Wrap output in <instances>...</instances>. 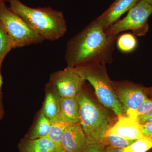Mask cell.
<instances>
[{
    "label": "cell",
    "instance_id": "cell-1",
    "mask_svg": "<svg viewBox=\"0 0 152 152\" xmlns=\"http://www.w3.org/2000/svg\"><path fill=\"white\" fill-rule=\"evenodd\" d=\"M118 37L108 36L94 20L68 42L65 58L68 66L111 62Z\"/></svg>",
    "mask_w": 152,
    "mask_h": 152
},
{
    "label": "cell",
    "instance_id": "cell-2",
    "mask_svg": "<svg viewBox=\"0 0 152 152\" xmlns=\"http://www.w3.org/2000/svg\"><path fill=\"white\" fill-rule=\"evenodd\" d=\"M9 2L10 8L45 40H57L66 32L67 26L61 11L49 7H30L20 0H11Z\"/></svg>",
    "mask_w": 152,
    "mask_h": 152
},
{
    "label": "cell",
    "instance_id": "cell-3",
    "mask_svg": "<svg viewBox=\"0 0 152 152\" xmlns=\"http://www.w3.org/2000/svg\"><path fill=\"white\" fill-rule=\"evenodd\" d=\"M77 98L79 107L78 123L84 132L87 142L103 143L104 137L110 128L108 115L82 90Z\"/></svg>",
    "mask_w": 152,
    "mask_h": 152
},
{
    "label": "cell",
    "instance_id": "cell-4",
    "mask_svg": "<svg viewBox=\"0 0 152 152\" xmlns=\"http://www.w3.org/2000/svg\"><path fill=\"white\" fill-rule=\"evenodd\" d=\"M103 64L92 63L73 68L85 81H88L92 86L101 103L118 116L122 115L124 110L114 91L111 82L103 66Z\"/></svg>",
    "mask_w": 152,
    "mask_h": 152
},
{
    "label": "cell",
    "instance_id": "cell-5",
    "mask_svg": "<svg viewBox=\"0 0 152 152\" xmlns=\"http://www.w3.org/2000/svg\"><path fill=\"white\" fill-rule=\"evenodd\" d=\"M0 23L10 37L14 48L41 43L45 39L38 34L21 17L0 1Z\"/></svg>",
    "mask_w": 152,
    "mask_h": 152
},
{
    "label": "cell",
    "instance_id": "cell-6",
    "mask_svg": "<svg viewBox=\"0 0 152 152\" xmlns=\"http://www.w3.org/2000/svg\"><path fill=\"white\" fill-rule=\"evenodd\" d=\"M152 14V5L140 0L129 11L127 15L105 31L110 37L118 36L124 31L130 30L137 36L145 35L149 28V18Z\"/></svg>",
    "mask_w": 152,
    "mask_h": 152
},
{
    "label": "cell",
    "instance_id": "cell-7",
    "mask_svg": "<svg viewBox=\"0 0 152 152\" xmlns=\"http://www.w3.org/2000/svg\"><path fill=\"white\" fill-rule=\"evenodd\" d=\"M85 81L75 68L68 66L64 70L53 74L51 83L60 97H73L82 90Z\"/></svg>",
    "mask_w": 152,
    "mask_h": 152
},
{
    "label": "cell",
    "instance_id": "cell-8",
    "mask_svg": "<svg viewBox=\"0 0 152 152\" xmlns=\"http://www.w3.org/2000/svg\"><path fill=\"white\" fill-rule=\"evenodd\" d=\"M140 1L115 0L107 10L95 20L105 31Z\"/></svg>",
    "mask_w": 152,
    "mask_h": 152
},
{
    "label": "cell",
    "instance_id": "cell-9",
    "mask_svg": "<svg viewBox=\"0 0 152 152\" xmlns=\"http://www.w3.org/2000/svg\"><path fill=\"white\" fill-rule=\"evenodd\" d=\"M87 143L86 137L79 123L69 125L63 135L60 146L69 152H82Z\"/></svg>",
    "mask_w": 152,
    "mask_h": 152
},
{
    "label": "cell",
    "instance_id": "cell-10",
    "mask_svg": "<svg viewBox=\"0 0 152 152\" xmlns=\"http://www.w3.org/2000/svg\"><path fill=\"white\" fill-rule=\"evenodd\" d=\"M117 94L126 114L135 110L148 99L141 89L131 86L119 87Z\"/></svg>",
    "mask_w": 152,
    "mask_h": 152
},
{
    "label": "cell",
    "instance_id": "cell-11",
    "mask_svg": "<svg viewBox=\"0 0 152 152\" xmlns=\"http://www.w3.org/2000/svg\"><path fill=\"white\" fill-rule=\"evenodd\" d=\"M107 133H113L129 140H136L145 137L141 128V124L127 116H118L117 122L109 128Z\"/></svg>",
    "mask_w": 152,
    "mask_h": 152
},
{
    "label": "cell",
    "instance_id": "cell-12",
    "mask_svg": "<svg viewBox=\"0 0 152 152\" xmlns=\"http://www.w3.org/2000/svg\"><path fill=\"white\" fill-rule=\"evenodd\" d=\"M60 115L67 122L77 124L79 121V107L77 96L73 97H60Z\"/></svg>",
    "mask_w": 152,
    "mask_h": 152
},
{
    "label": "cell",
    "instance_id": "cell-13",
    "mask_svg": "<svg viewBox=\"0 0 152 152\" xmlns=\"http://www.w3.org/2000/svg\"><path fill=\"white\" fill-rule=\"evenodd\" d=\"M56 94L53 92L48 93L42 111L50 121L55 119L60 115V97Z\"/></svg>",
    "mask_w": 152,
    "mask_h": 152
},
{
    "label": "cell",
    "instance_id": "cell-14",
    "mask_svg": "<svg viewBox=\"0 0 152 152\" xmlns=\"http://www.w3.org/2000/svg\"><path fill=\"white\" fill-rule=\"evenodd\" d=\"M50 121V126L48 136L56 144L60 146L64 133L68 126L70 124L63 119L60 115L56 119Z\"/></svg>",
    "mask_w": 152,
    "mask_h": 152
},
{
    "label": "cell",
    "instance_id": "cell-15",
    "mask_svg": "<svg viewBox=\"0 0 152 152\" xmlns=\"http://www.w3.org/2000/svg\"><path fill=\"white\" fill-rule=\"evenodd\" d=\"M50 124V120L42 112L39 116L35 126L29 134L28 140H33L48 136Z\"/></svg>",
    "mask_w": 152,
    "mask_h": 152
},
{
    "label": "cell",
    "instance_id": "cell-16",
    "mask_svg": "<svg viewBox=\"0 0 152 152\" xmlns=\"http://www.w3.org/2000/svg\"><path fill=\"white\" fill-rule=\"evenodd\" d=\"M117 46L123 53H130L137 48V41L134 35L126 33L118 37L116 40Z\"/></svg>",
    "mask_w": 152,
    "mask_h": 152
},
{
    "label": "cell",
    "instance_id": "cell-17",
    "mask_svg": "<svg viewBox=\"0 0 152 152\" xmlns=\"http://www.w3.org/2000/svg\"><path fill=\"white\" fill-rule=\"evenodd\" d=\"M136 140H129L113 133H106L104 137L103 143L105 145L118 148H124Z\"/></svg>",
    "mask_w": 152,
    "mask_h": 152
},
{
    "label": "cell",
    "instance_id": "cell-18",
    "mask_svg": "<svg viewBox=\"0 0 152 152\" xmlns=\"http://www.w3.org/2000/svg\"><path fill=\"white\" fill-rule=\"evenodd\" d=\"M152 148V140L144 137L123 149L122 152H146Z\"/></svg>",
    "mask_w": 152,
    "mask_h": 152
},
{
    "label": "cell",
    "instance_id": "cell-19",
    "mask_svg": "<svg viewBox=\"0 0 152 152\" xmlns=\"http://www.w3.org/2000/svg\"><path fill=\"white\" fill-rule=\"evenodd\" d=\"M29 140L41 152H55L60 146L48 136Z\"/></svg>",
    "mask_w": 152,
    "mask_h": 152
},
{
    "label": "cell",
    "instance_id": "cell-20",
    "mask_svg": "<svg viewBox=\"0 0 152 152\" xmlns=\"http://www.w3.org/2000/svg\"><path fill=\"white\" fill-rule=\"evenodd\" d=\"M13 48L12 40L0 23V59L3 61L9 52Z\"/></svg>",
    "mask_w": 152,
    "mask_h": 152
},
{
    "label": "cell",
    "instance_id": "cell-21",
    "mask_svg": "<svg viewBox=\"0 0 152 152\" xmlns=\"http://www.w3.org/2000/svg\"><path fill=\"white\" fill-rule=\"evenodd\" d=\"M152 110V99H147L135 110L127 113V116L132 119L137 121L138 117L148 113Z\"/></svg>",
    "mask_w": 152,
    "mask_h": 152
},
{
    "label": "cell",
    "instance_id": "cell-22",
    "mask_svg": "<svg viewBox=\"0 0 152 152\" xmlns=\"http://www.w3.org/2000/svg\"><path fill=\"white\" fill-rule=\"evenodd\" d=\"M104 144L102 142H88L84 150L82 152H104Z\"/></svg>",
    "mask_w": 152,
    "mask_h": 152
},
{
    "label": "cell",
    "instance_id": "cell-23",
    "mask_svg": "<svg viewBox=\"0 0 152 152\" xmlns=\"http://www.w3.org/2000/svg\"><path fill=\"white\" fill-rule=\"evenodd\" d=\"M19 149L20 152H41L28 140L20 144Z\"/></svg>",
    "mask_w": 152,
    "mask_h": 152
},
{
    "label": "cell",
    "instance_id": "cell-24",
    "mask_svg": "<svg viewBox=\"0 0 152 152\" xmlns=\"http://www.w3.org/2000/svg\"><path fill=\"white\" fill-rule=\"evenodd\" d=\"M140 124L143 135L152 140V123L145 122Z\"/></svg>",
    "mask_w": 152,
    "mask_h": 152
},
{
    "label": "cell",
    "instance_id": "cell-25",
    "mask_svg": "<svg viewBox=\"0 0 152 152\" xmlns=\"http://www.w3.org/2000/svg\"><path fill=\"white\" fill-rule=\"evenodd\" d=\"M150 118H152V110H151L148 113L138 117L137 119V121L140 124H142L146 120Z\"/></svg>",
    "mask_w": 152,
    "mask_h": 152
},
{
    "label": "cell",
    "instance_id": "cell-26",
    "mask_svg": "<svg viewBox=\"0 0 152 152\" xmlns=\"http://www.w3.org/2000/svg\"><path fill=\"white\" fill-rule=\"evenodd\" d=\"M104 152H122V149L107 146L105 149Z\"/></svg>",
    "mask_w": 152,
    "mask_h": 152
},
{
    "label": "cell",
    "instance_id": "cell-27",
    "mask_svg": "<svg viewBox=\"0 0 152 152\" xmlns=\"http://www.w3.org/2000/svg\"><path fill=\"white\" fill-rule=\"evenodd\" d=\"M3 61L0 59V91L1 92V90L2 86L3 85V78L1 74V66L2 64Z\"/></svg>",
    "mask_w": 152,
    "mask_h": 152
},
{
    "label": "cell",
    "instance_id": "cell-28",
    "mask_svg": "<svg viewBox=\"0 0 152 152\" xmlns=\"http://www.w3.org/2000/svg\"><path fill=\"white\" fill-rule=\"evenodd\" d=\"M55 152H69L66 151H65L64 149L63 148H61V146L59 147L56 151H55Z\"/></svg>",
    "mask_w": 152,
    "mask_h": 152
},
{
    "label": "cell",
    "instance_id": "cell-29",
    "mask_svg": "<svg viewBox=\"0 0 152 152\" xmlns=\"http://www.w3.org/2000/svg\"><path fill=\"white\" fill-rule=\"evenodd\" d=\"M142 1L152 5V0H142Z\"/></svg>",
    "mask_w": 152,
    "mask_h": 152
},
{
    "label": "cell",
    "instance_id": "cell-30",
    "mask_svg": "<svg viewBox=\"0 0 152 152\" xmlns=\"http://www.w3.org/2000/svg\"><path fill=\"white\" fill-rule=\"evenodd\" d=\"M2 115V108L1 104L0 102V118L1 116Z\"/></svg>",
    "mask_w": 152,
    "mask_h": 152
},
{
    "label": "cell",
    "instance_id": "cell-31",
    "mask_svg": "<svg viewBox=\"0 0 152 152\" xmlns=\"http://www.w3.org/2000/svg\"><path fill=\"white\" fill-rule=\"evenodd\" d=\"M152 122V118H150L146 120L145 122Z\"/></svg>",
    "mask_w": 152,
    "mask_h": 152
},
{
    "label": "cell",
    "instance_id": "cell-32",
    "mask_svg": "<svg viewBox=\"0 0 152 152\" xmlns=\"http://www.w3.org/2000/svg\"><path fill=\"white\" fill-rule=\"evenodd\" d=\"M1 1H2L4 2H5L6 1H8L9 2L10 1H11V0H1Z\"/></svg>",
    "mask_w": 152,
    "mask_h": 152
},
{
    "label": "cell",
    "instance_id": "cell-33",
    "mask_svg": "<svg viewBox=\"0 0 152 152\" xmlns=\"http://www.w3.org/2000/svg\"><path fill=\"white\" fill-rule=\"evenodd\" d=\"M1 1V0H0V1Z\"/></svg>",
    "mask_w": 152,
    "mask_h": 152
},
{
    "label": "cell",
    "instance_id": "cell-34",
    "mask_svg": "<svg viewBox=\"0 0 152 152\" xmlns=\"http://www.w3.org/2000/svg\"><path fill=\"white\" fill-rule=\"evenodd\" d=\"M0 93H1V91H0Z\"/></svg>",
    "mask_w": 152,
    "mask_h": 152
}]
</instances>
